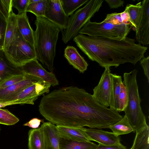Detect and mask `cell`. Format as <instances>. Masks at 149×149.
Segmentation results:
<instances>
[{
	"label": "cell",
	"instance_id": "cell-1",
	"mask_svg": "<svg viewBox=\"0 0 149 149\" xmlns=\"http://www.w3.org/2000/svg\"><path fill=\"white\" fill-rule=\"evenodd\" d=\"M39 111L53 124L66 126L109 128L123 116L100 104L84 89L70 86L55 89L41 99Z\"/></svg>",
	"mask_w": 149,
	"mask_h": 149
},
{
	"label": "cell",
	"instance_id": "cell-2",
	"mask_svg": "<svg viewBox=\"0 0 149 149\" xmlns=\"http://www.w3.org/2000/svg\"><path fill=\"white\" fill-rule=\"evenodd\" d=\"M73 41L90 60L104 68L117 67L127 63L135 65L144 56L148 49L127 37L118 40L79 34Z\"/></svg>",
	"mask_w": 149,
	"mask_h": 149
},
{
	"label": "cell",
	"instance_id": "cell-3",
	"mask_svg": "<svg viewBox=\"0 0 149 149\" xmlns=\"http://www.w3.org/2000/svg\"><path fill=\"white\" fill-rule=\"evenodd\" d=\"M34 31V49L36 59L53 72L56 47L60 28L45 17H37Z\"/></svg>",
	"mask_w": 149,
	"mask_h": 149
},
{
	"label": "cell",
	"instance_id": "cell-4",
	"mask_svg": "<svg viewBox=\"0 0 149 149\" xmlns=\"http://www.w3.org/2000/svg\"><path fill=\"white\" fill-rule=\"evenodd\" d=\"M137 72V70L134 69L129 72L124 73L123 82L126 88L128 96L127 105L124 111L133 132H136L147 125L141 106V100L136 80Z\"/></svg>",
	"mask_w": 149,
	"mask_h": 149
},
{
	"label": "cell",
	"instance_id": "cell-5",
	"mask_svg": "<svg viewBox=\"0 0 149 149\" xmlns=\"http://www.w3.org/2000/svg\"><path fill=\"white\" fill-rule=\"evenodd\" d=\"M103 0H91L69 17L66 28L61 30L62 40L65 44L73 39L102 6Z\"/></svg>",
	"mask_w": 149,
	"mask_h": 149
},
{
	"label": "cell",
	"instance_id": "cell-6",
	"mask_svg": "<svg viewBox=\"0 0 149 149\" xmlns=\"http://www.w3.org/2000/svg\"><path fill=\"white\" fill-rule=\"evenodd\" d=\"M133 26L123 24H113L103 21L100 23L88 21L79 33L90 36H99L121 40L127 37Z\"/></svg>",
	"mask_w": 149,
	"mask_h": 149
},
{
	"label": "cell",
	"instance_id": "cell-7",
	"mask_svg": "<svg viewBox=\"0 0 149 149\" xmlns=\"http://www.w3.org/2000/svg\"><path fill=\"white\" fill-rule=\"evenodd\" d=\"M4 52L9 61L17 67L36 59L34 48L24 40L18 29L15 40Z\"/></svg>",
	"mask_w": 149,
	"mask_h": 149
},
{
	"label": "cell",
	"instance_id": "cell-8",
	"mask_svg": "<svg viewBox=\"0 0 149 149\" xmlns=\"http://www.w3.org/2000/svg\"><path fill=\"white\" fill-rule=\"evenodd\" d=\"M98 85L93 89V96L99 103L110 107L112 89V80L110 67L105 68Z\"/></svg>",
	"mask_w": 149,
	"mask_h": 149
},
{
	"label": "cell",
	"instance_id": "cell-9",
	"mask_svg": "<svg viewBox=\"0 0 149 149\" xmlns=\"http://www.w3.org/2000/svg\"><path fill=\"white\" fill-rule=\"evenodd\" d=\"M20 68L24 74L37 77L49 82L53 86L58 85V81L54 74L46 70L36 59L26 63Z\"/></svg>",
	"mask_w": 149,
	"mask_h": 149
},
{
	"label": "cell",
	"instance_id": "cell-10",
	"mask_svg": "<svg viewBox=\"0 0 149 149\" xmlns=\"http://www.w3.org/2000/svg\"><path fill=\"white\" fill-rule=\"evenodd\" d=\"M44 17L58 26L61 30L66 27L69 17L65 13L60 0H47Z\"/></svg>",
	"mask_w": 149,
	"mask_h": 149
},
{
	"label": "cell",
	"instance_id": "cell-11",
	"mask_svg": "<svg viewBox=\"0 0 149 149\" xmlns=\"http://www.w3.org/2000/svg\"><path fill=\"white\" fill-rule=\"evenodd\" d=\"M83 130L90 140L98 142L99 144L111 146L121 144L118 136L113 132L94 128L83 127Z\"/></svg>",
	"mask_w": 149,
	"mask_h": 149
},
{
	"label": "cell",
	"instance_id": "cell-12",
	"mask_svg": "<svg viewBox=\"0 0 149 149\" xmlns=\"http://www.w3.org/2000/svg\"><path fill=\"white\" fill-rule=\"evenodd\" d=\"M26 74V77L24 80L5 88H0V102H7L24 89L42 80L36 77Z\"/></svg>",
	"mask_w": 149,
	"mask_h": 149
},
{
	"label": "cell",
	"instance_id": "cell-13",
	"mask_svg": "<svg viewBox=\"0 0 149 149\" xmlns=\"http://www.w3.org/2000/svg\"><path fill=\"white\" fill-rule=\"evenodd\" d=\"M142 13L137 30L136 38L140 44L147 45L149 44V0L141 1Z\"/></svg>",
	"mask_w": 149,
	"mask_h": 149
},
{
	"label": "cell",
	"instance_id": "cell-14",
	"mask_svg": "<svg viewBox=\"0 0 149 149\" xmlns=\"http://www.w3.org/2000/svg\"><path fill=\"white\" fill-rule=\"evenodd\" d=\"M56 128L60 138L79 141L90 140L83 130V127L66 126L57 125Z\"/></svg>",
	"mask_w": 149,
	"mask_h": 149
},
{
	"label": "cell",
	"instance_id": "cell-15",
	"mask_svg": "<svg viewBox=\"0 0 149 149\" xmlns=\"http://www.w3.org/2000/svg\"><path fill=\"white\" fill-rule=\"evenodd\" d=\"M64 56L70 64L80 72L83 73L87 70L88 63L75 47L67 46L64 50Z\"/></svg>",
	"mask_w": 149,
	"mask_h": 149
},
{
	"label": "cell",
	"instance_id": "cell-16",
	"mask_svg": "<svg viewBox=\"0 0 149 149\" xmlns=\"http://www.w3.org/2000/svg\"><path fill=\"white\" fill-rule=\"evenodd\" d=\"M45 137V149H60V137L56 126L50 122L43 123L40 127Z\"/></svg>",
	"mask_w": 149,
	"mask_h": 149
},
{
	"label": "cell",
	"instance_id": "cell-17",
	"mask_svg": "<svg viewBox=\"0 0 149 149\" xmlns=\"http://www.w3.org/2000/svg\"><path fill=\"white\" fill-rule=\"evenodd\" d=\"M17 15V26L19 33L24 40L34 48V31L30 24L26 12Z\"/></svg>",
	"mask_w": 149,
	"mask_h": 149
},
{
	"label": "cell",
	"instance_id": "cell-18",
	"mask_svg": "<svg viewBox=\"0 0 149 149\" xmlns=\"http://www.w3.org/2000/svg\"><path fill=\"white\" fill-rule=\"evenodd\" d=\"M22 73L20 67H17L9 61L3 50H0V81L8 76Z\"/></svg>",
	"mask_w": 149,
	"mask_h": 149
},
{
	"label": "cell",
	"instance_id": "cell-19",
	"mask_svg": "<svg viewBox=\"0 0 149 149\" xmlns=\"http://www.w3.org/2000/svg\"><path fill=\"white\" fill-rule=\"evenodd\" d=\"M35 88V84H34L13 97L7 102L16 101L19 104H34V101L38 97Z\"/></svg>",
	"mask_w": 149,
	"mask_h": 149
},
{
	"label": "cell",
	"instance_id": "cell-20",
	"mask_svg": "<svg viewBox=\"0 0 149 149\" xmlns=\"http://www.w3.org/2000/svg\"><path fill=\"white\" fill-rule=\"evenodd\" d=\"M17 15L13 11L11 13L7 21L3 50L6 51L14 41L18 30L17 23Z\"/></svg>",
	"mask_w": 149,
	"mask_h": 149
},
{
	"label": "cell",
	"instance_id": "cell-21",
	"mask_svg": "<svg viewBox=\"0 0 149 149\" xmlns=\"http://www.w3.org/2000/svg\"><path fill=\"white\" fill-rule=\"evenodd\" d=\"M28 147L29 149H45V137L40 127L29 131Z\"/></svg>",
	"mask_w": 149,
	"mask_h": 149
},
{
	"label": "cell",
	"instance_id": "cell-22",
	"mask_svg": "<svg viewBox=\"0 0 149 149\" xmlns=\"http://www.w3.org/2000/svg\"><path fill=\"white\" fill-rule=\"evenodd\" d=\"M111 75L112 80V89L110 108L118 111L119 97L123 81L121 76L111 73Z\"/></svg>",
	"mask_w": 149,
	"mask_h": 149
},
{
	"label": "cell",
	"instance_id": "cell-23",
	"mask_svg": "<svg viewBox=\"0 0 149 149\" xmlns=\"http://www.w3.org/2000/svg\"><path fill=\"white\" fill-rule=\"evenodd\" d=\"M97 145L90 141H79L60 137V149H94Z\"/></svg>",
	"mask_w": 149,
	"mask_h": 149
},
{
	"label": "cell",
	"instance_id": "cell-24",
	"mask_svg": "<svg viewBox=\"0 0 149 149\" xmlns=\"http://www.w3.org/2000/svg\"><path fill=\"white\" fill-rule=\"evenodd\" d=\"M125 10L129 14L130 23L136 31L140 22L142 13L141 1L136 5L127 4Z\"/></svg>",
	"mask_w": 149,
	"mask_h": 149
},
{
	"label": "cell",
	"instance_id": "cell-25",
	"mask_svg": "<svg viewBox=\"0 0 149 149\" xmlns=\"http://www.w3.org/2000/svg\"><path fill=\"white\" fill-rule=\"evenodd\" d=\"M149 127L147 125L140 130L136 132L132 149H149Z\"/></svg>",
	"mask_w": 149,
	"mask_h": 149
},
{
	"label": "cell",
	"instance_id": "cell-26",
	"mask_svg": "<svg viewBox=\"0 0 149 149\" xmlns=\"http://www.w3.org/2000/svg\"><path fill=\"white\" fill-rule=\"evenodd\" d=\"M117 136L129 134L134 131L133 128L125 115L119 121L109 127Z\"/></svg>",
	"mask_w": 149,
	"mask_h": 149
},
{
	"label": "cell",
	"instance_id": "cell-27",
	"mask_svg": "<svg viewBox=\"0 0 149 149\" xmlns=\"http://www.w3.org/2000/svg\"><path fill=\"white\" fill-rule=\"evenodd\" d=\"M89 0H60L63 9L68 16L71 15L79 7Z\"/></svg>",
	"mask_w": 149,
	"mask_h": 149
},
{
	"label": "cell",
	"instance_id": "cell-28",
	"mask_svg": "<svg viewBox=\"0 0 149 149\" xmlns=\"http://www.w3.org/2000/svg\"><path fill=\"white\" fill-rule=\"evenodd\" d=\"M47 0H40L38 2L29 4L26 12L31 13L37 17H44Z\"/></svg>",
	"mask_w": 149,
	"mask_h": 149
},
{
	"label": "cell",
	"instance_id": "cell-29",
	"mask_svg": "<svg viewBox=\"0 0 149 149\" xmlns=\"http://www.w3.org/2000/svg\"><path fill=\"white\" fill-rule=\"evenodd\" d=\"M19 119L6 109L0 108V124L8 125H15Z\"/></svg>",
	"mask_w": 149,
	"mask_h": 149
},
{
	"label": "cell",
	"instance_id": "cell-30",
	"mask_svg": "<svg viewBox=\"0 0 149 149\" xmlns=\"http://www.w3.org/2000/svg\"><path fill=\"white\" fill-rule=\"evenodd\" d=\"M26 75L24 73L8 76L0 81V88H4L15 84L24 79Z\"/></svg>",
	"mask_w": 149,
	"mask_h": 149
},
{
	"label": "cell",
	"instance_id": "cell-31",
	"mask_svg": "<svg viewBox=\"0 0 149 149\" xmlns=\"http://www.w3.org/2000/svg\"><path fill=\"white\" fill-rule=\"evenodd\" d=\"M128 102V96L126 87L123 83L121 85L120 93L119 97V105L118 111V112L124 111Z\"/></svg>",
	"mask_w": 149,
	"mask_h": 149
},
{
	"label": "cell",
	"instance_id": "cell-32",
	"mask_svg": "<svg viewBox=\"0 0 149 149\" xmlns=\"http://www.w3.org/2000/svg\"><path fill=\"white\" fill-rule=\"evenodd\" d=\"M12 0H0V12L8 20L12 10Z\"/></svg>",
	"mask_w": 149,
	"mask_h": 149
},
{
	"label": "cell",
	"instance_id": "cell-33",
	"mask_svg": "<svg viewBox=\"0 0 149 149\" xmlns=\"http://www.w3.org/2000/svg\"><path fill=\"white\" fill-rule=\"evenodd\" d=\"M35 84L36 91L38 96L44 93H48L51 86L49 83L42 80L38 81Z\"/></svg>",
	"mask_w": 149,
	"mask_h": 149
},
{
	"label": "cell",
	"instance_id": "cell-34",
	"mask_svg": "<svg viewBox=\"0 0 149 149\" xmlns=\"http://www.w3.org/2000/svg\"><path fill=\"white\" fill-rule=\"evenodd\" d=\"M29 4V0H12L13 7L17 10L18 15L26 12V10Z\"/></svg>",
	"mask_w": 149,
	"mask_h": 149
},
{
	"label": "cell",
	"instance_id": "cell-35",
	"mask_svg": "<svg viewBox=\"0 0 149 149\" xmlns=\"http://www.w3.org/2000/svg\"><path fill=\"white\" fill-rule=\"evenodd\" d=\"M8 21L0 12V45L3 47Z\"/></svg>",
	"mask_w": 149,
	"mask_h": 149
},
{
	"label": "cell",
	"instance_id": "cell-36",
	"mask_svg": "<svg viewBox=\"0 0 149 149\" xmlns=\"http://www.w3.org/2000/svg\"><path fill=\"white\" fill-rule=\"evenodd\" d=\"M113 24H121L123 23L120 15V13H113L107 15L103 21Z\"/></svg>",
	"mask_w": 149,
	"mask_h": 149
},
{
	"label": "cell",
	"instance_id": "cell-37",
	"mask_svg": "<svg viewBox=\"0 0 149 149\" xmlns=\"http://www.w3.org/2000/svg\"><path fill=\"white\" fill-rule=\"evenodd\" d=\"M140 61V64L143 70L145 75L149 82V56L143 57Z\"/></svg>",
	"mask_w": 149,
	"mask_h": 149
},
{
	"label": "cell",
	"instance_id": "cell-38",
	"mask_svg": "<svg viewBox=\"0 0 149 149\" xmlns=\"http://www.w3.org/2000/svg\"><path fill=\"white\" fill-rule=\"evenodd\" d=\"M44 123V120L40 119L37 118H33L27 123L24 124V126H27L33 129L38 128L41 123Z\"/></svg>",
	"mask_w": 149,
	"mask_h": 149
},
{
	"label": "cell",
	"instance_id": "cell-39",
	"mask_svg": "<svg viewBox=\"0 0 149 149\" xmlns=\"http://www.w3.org/2000/svg\"><path fill=\"white\" fill-rule=\"evenodd\" d=\"M110 9L118 8L123 6L124 1L121 0H105Z\"/></svg>",
	"mask_w": 149,
	"mask_h": 149
},
{
	"label": "cell",
	"instance_id": "cell-40",
	"mask_svg": "<svg viewBox=\"0 0 149 149\" xmlns=\"http://www.w3.org/2000/svg\"><path fill=\"white\" fill-rule=\"evenodd\" d=\"M94 149H127L126 147L121 144L119 145L105 146L99 144Z\"/></svg>",
	"mask_w": 149,
	"mask_h": 149
},
{
	"label": "cell",
	"instance_id": "cell-41",
	"mask_svg": "<svg viewBox=\"0 0 149 149\" xmlns=\"http://www.w3.org/2000/svg\"><path fill=\"white\" fill-rule=\"evenodd\" d=\"M120 13L123 23L125 24L132 26L130 23V18L128 13L125 10L124 11Z\"/></svg>",
	"mask_w": 149,
	"mask_h": 149
},
{
	"label": "cell",
	"instance_id": "cell-42",
	"mask_svg": "<svg viewBox=\"0 0 149 149\" xmlns=\"http://www.w3.org/2000/svg\"><path fill=\"white\" fill-rule=\"evenodd\" d=\"M17 104H19L16 101L0 102V108L8 105Z\"/></svg>",
	"mask_w": 149,
	"mask_h": 149
},
{
	"label": "cell",
	"instance_id": "cell-43",
	"mask_svg": "<svg viewBox=\"0 0 149 149\" xmlns=\"http://www.w3.org/2000/svg\"><path fill=\"white\" fill-rule=\"evenodd\" d=\"M40 0H29V4L32 3L37 2L40 1Z\"/></svg>",
	"mask_w": 149,
	"mask_h": 149
},
{
	"label": "cell",
	"instance_id": "cell-44",
	"mask_svg": "<svg viewBox=\"0 0 149 149\" xmlns=\"http://www.w3.org/2000/svg\"><path fill=\"white\" fill-rule=\"evenodd\" d=\"M3 50V47L0 45V50Z\"/></svg>",
	"mask_w": 149,
	"mask_h": 149
},
{
	"label": "cell",
	"instance_id": "cell-45",
	"mask_svg": "<svg viewBox=\"0 0 149 149\" xmlns=\"http://www.w3.org/2000/svg\"><path fill=\"white\" fill-rule=\"evenodd\" d=\"M130 149H132V148H130Z\"/></svg>",
	"mask_w": 149,
	"mask_h": 149
},
{
	"label": "cell",
	"instance_id": "cell-46",
	"mask_svg": "<svg viewBox=\"0 0 149 149\" xmlns=\"http://www.w3.org/2000/svg\"></svg>",
	"mask_w": 149,
	"mask_h": 149
}]
</instances>
